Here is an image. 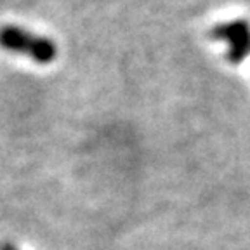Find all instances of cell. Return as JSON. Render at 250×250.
<instances>
[{"mask_svg": "<svg viewBox=\"0 0 250 250\" xmlns=\"http://www.w3.org/2000/svg\"><path fill=\"white\" fill-rule=\"evenodd\" d=\"M0 250H18V249H16V247H12V245H9V243H5V245L0 247Z\"/></svg>", "mask_w": 250, "mask_h": 250, "instance_id": "2", "label": "cell"}, {"mask_svg": "<svg viewBox=\"0 0 250 250\" xmlns=\"http://www.w3.org/2000/svg\"><path fill=\"white\" fill-rule=\"evenodd\" d=\"M0 47L11 54H20L39 64H51L58 58V45L49 37L24 30L18 24L0 28Z\"/></svg>", "mask_w": 250, "mask_h": 250, "instance_id": "1", "label": "cell"}]
</instances>
